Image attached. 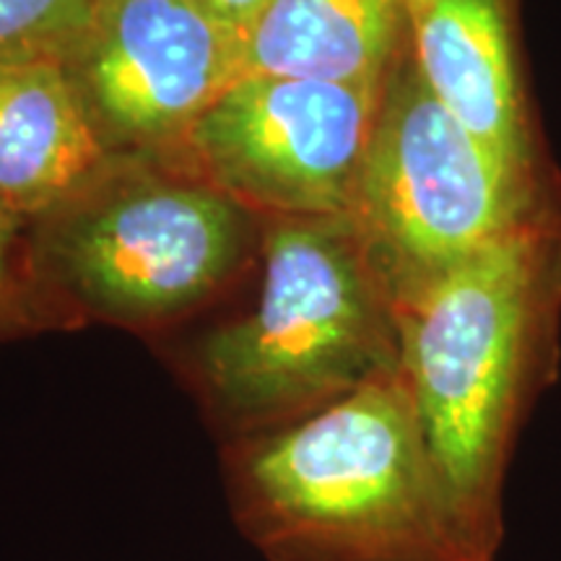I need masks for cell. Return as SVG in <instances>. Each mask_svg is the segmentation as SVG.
I'll return each instance as SVG.
<instances>
[{"label": "cell", "instance_id": "cell-1", "mask_svg": "<svg viewBox=\"0 0 561 561\" xmlns=\"http://www.w3.org/2000/svg\"><path fill=\"white\" fill-rule=\"evenodd\" d=\"M231 491L271 561H496L442 479L401 367L250 439Z\"/></svg>", "mask_w": 561, "mask_h": 561}, {"label": "cell", "instance_id": "cell-2", "mask_svg": "<svg viewBox=\"0 0 561 561\" xmlns=\"http://www.w3.org/2000/svg\"><path fill=\"white\" fill-rule=\"evenodd\" d=\"M536 271V240L520 227L396 301L398 367L426 445L494 559L512 439L543 369Z\"/></svg>", "mask_w": 561, "mask_h": 561}, {"label": "cell", "instance_id": "cell-3", "mask_svg": "<svg viewBox=\"0 0 561 561\" xmlns=\"http://www.w3.org/2000/svg\"><path fill=\"white\" fill-rule=\"evenodd\" d=\"M396 367V305L346 216L273 219L255 307L195 351L208 401L244 430L294 424Z\"/></svg>", "mask_w": 561, "mask_h": 561}, {"label": "cell", "instance_id": "cell-4", "mask_svg": "<svg viewBox=\"0 0 561 561\" xmlns=\"http://www.w3.org/2000/svg\"><path fill=\"white\" fill-rule=\"evenodd\" d=\"M30 227V289L47 284L100 318L140 325L193 310L240 268L250 210L174 167L121 159Z\"/></svg>", "mask_w": 561, "mask_h": 561}, {"label": "cell", "instance_id": "cell-5", "mask_svg": "<svg viewBox=\"0 0 561 561\" xmlns=\"http://www.w3.org/2000/svg\"><path fill=\"white\" fill-rule=\"evenodd\" d=\"M528 172L442 107L411 47L385 83L348 221L392 305L525 227Z\"/></svg>", "mask_w": 561, "mask_h": 561}, {"label": "cell", "instance_id": "cell-6", "mask_svg": "<svg viewBox=\"0 0 561 561\" xmlns=\"http://www.w3.org/2000/svg\"><path fill=\"white\" fill-rule=\"evenodd\" d=\"M382 91L242 76L159 159L250 214L348 219Z\"/></svg>", "mask_w": 561, "mask_h": 561}, {"label": "cell", "instance_id": "cell-7", "mask_svg": "<svg viewBox=\"0 0 561 561\" xmlns=\"http://www.w3.org/2000/svg\"><path fill=\"white\" fill-rule=\"evenodd\" d=\"M91 5V30L66 66L115 157L167 153L244 76V37L195 0Z\"/></svg>", "mask_w": 561, "mask_h": 561}, {"label": "cell", "instance_id": "cell-8", "mask_svg": "<svg viewBox=\"0 0 561 561\" xmlns=\"http://www.w3.org/2000/svg\"><path fill=\"white\" fill-rule=\"evenodd\" d=\"M117 161L66 62L0 66V203L26 227L81 198Z\"/></svg>", "mask_w": 561, "mask_h": 561}, {"label": "cell", "instance_id": "cell-9", "mask_svg": "<svg viewBox=\"0 0 561 561\" xmlns=\"http://www.w3.org/2000/svg\"><path fill=\"white\" fill-rule=\"evenodd\" d=\"M409 47L442 107L496 157L528 172L510 0H405Z\"/></svg>", "mask_w": 561, "mask_h": 561}, {"label": "cell", "instance_id": "cell-10", "mask_svg": "<svg viewBox=\"0 0 561 561\" xmlns=\"http://www.w3.org/2000/svg\"><path fill=\"white\" fill-rule=\"evenodd\" d=\"M405 50V0H271L244 32V76L382 89Z\"/></svg>", "mask_w": 561, "mask_h": 561}, {"label": "cell", "instance_id": "cell-11", "mask_svg": "<svg viewBox=\"0 0 561 561\" xmlns=\"http://www.w3.org/2000/svg\"><path fill=\"white\" fill-rule=\"evenodd\" d=\"M91 0H0V66L68 62L91 30Z\"/></svg>", "mask_w": 561, "mask_h": 561}, {"label": "cell", "instance_id": "cell-12", "mask_svg": "<svg viewBox=\"0 0 561 561\" xmlns=\"http://www.w3.org/2000/svg\"><path fill=\"white\" fill-rule=\"evenodd\" d=\"M32 289L26 280L21 242L0 250V335L30 325Z\"/></svg>", "mask_w": 561, "mask_h": 561}, {"label": "cell", "instance_id": "cell-13", "mask_svg": "<svg viewBox=\"0 0 561 561\" xmlns=\"http://www.w3.org/2000/svg\"><path fill=\"white\" fill-rule=\"evenodd\" d=\"M195 3L216 21L231 26V30L240 32L244 37V32L255 24V19L261 16L271 0H195Z\"/></svg>", "mask_w": 561, "mask_h": 561}, {"label": "cell", "instance_id": "cell-14", "mask_svg": "<svg viewBox=\"0 0 561 561\" xmlns=\"http://www.w3.org/2000/svg\"><path fill=\"white\" fill-rule=\"evenodd\" d=\"M24 234H26V224L0 203V250L19 244L24 240Z\"/></svg>", "mask_w": 561, "mask_h": 561}]
</instances>
